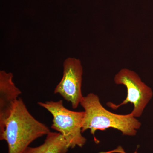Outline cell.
I'll return each instance as SVG.
<instances>
[{
    "label": "cell",
    "mask_w": 153,
    "mask_h": 153,
    "mask_svg": "<svg viewBox=\"0 0 153 153\" xmlns=\"http://www.w3.org/2000/svg\"><path fill=\"white\" fill-rule=\"evenodd\" d=\"M40 106L47 110L53 117L51 128L62 135L69 149L82 148L87 139L82 134L85 112L75 111L66 108L63 101L38 102Z\"/></svg>",
    "instance_id": "3957f363"
},
{
    "label": "cell",
    "mask_w": 153,
    "mask_h": 153,
    "mask_svg": "<svg viewBox=\"0 0 153 153\" xmlns=\"http://www.w3.org/2000/svg\"><path fill=\"white\" fill-rule=\"evenodd\" d=\"M114 79L116 84L126 86L127 94L120 104L117 105L108 102L107 105L113 109L116 110L122 105L131 103L134 105L131 113L134 117H140L152 97L153 91L151 88L143 82L135 71L128 68L120 69L115 74Z\"/></svg>",
    "instance_id": "277c9868"
},
{
    "label": "cell",
    "mask_w": 153,
    "mask_h": 153,
    "mask_svg": "<svg viewBox=\"0 0 153 153\" xmlns=\"http://www.w3.org/2000/svg\"><path fill=\"white\" fill-rule=\"evenodd\" d=\"M13 77L11 72L0 71V134L4 130L6 122L22 93L14 83Z\"/></svg>",
    "instance_id": "8992f818"
},
{
    "label": "cell",
    "mask_w": 153,
    "mask_h": 153,
    "mask_svg": "<svg viewBox=\"0 0 153 153\" xmlns=\"http://www.w3.org/2000/svg\"><path fill=\"white\" fill-rule=\"evenodd\" d=\"M50 131L47 126L30 113L19 97L6 122L4 130L0 134V140L7 142L8 153H23L33 142Z\"/></svg>",
    "instance_id": "6da1fadb"
},
{
    "label": "cell",
    "mask_w": 153,
    "mask_h": 153,
    "mask_svg": "<svg viewBox=\"0 0 153 153\" xmlns=\"http://www.w3.org/2000/svg\"><path fill=\"white\" fill-rule=\"evenodd\" d=\"M99 153H127L124 151L122 147L119 146L116 149H114L111 151H108V152H102Z\"/></svg>",
    "instance_id": "ba28073f"
},
{
    "label": "cell",
    "mask_w": 153,
    "mask_h": 153,
    "mask_svg": "<svg viewBox=\"0 0 153 153\" xmlns=\"http://www.w3.org/2000/svg\"><path fill=\"white\" fill-rule=\"evenodd\" d=\"M80 105L84 108L85 116L82 133L90 130L96 144L99 143L95 137L96 131L113 128L121 132L123 135L134 136L141 126V123L131 113L122 115L113 113L102 106L98 95L90 93L83 96Z\"/></svg>",
    "instance_id": "7a4b0ae2"
},
{
    "label": "cell",
    "mask_w": 153,
    "mask_h": 153,
    "mask_svg": "<svg viewBox=\"0 0 153 153\" xmlns=\"http://www.w3.org/2000/svg\"><path fill=\"white\" fill-rule=\"evenodd\" d=\"M69 148L62 135L50 131L44 143L36 147H28L23 153H67Z\"/></svg>",
    "instance_id": "52a82bcc"
},
{
    "label": "cell",
    "mask_w": 153,
    "mask_h": 153,
    "mask_svg": "<svg viewBox=\"0 0 153 153\" xmlns=\"http://www.w3.org/2000/svg\"><path fill=\"white\" fill-rule=\"evenodd\" d=\"M83 67L79 59L68 57L63 63V75L54 90V94L61 95L76 109L83 98L82 83Z\"/></svg>",
    "instance_id": "5b68a950"
}]
</instances>
